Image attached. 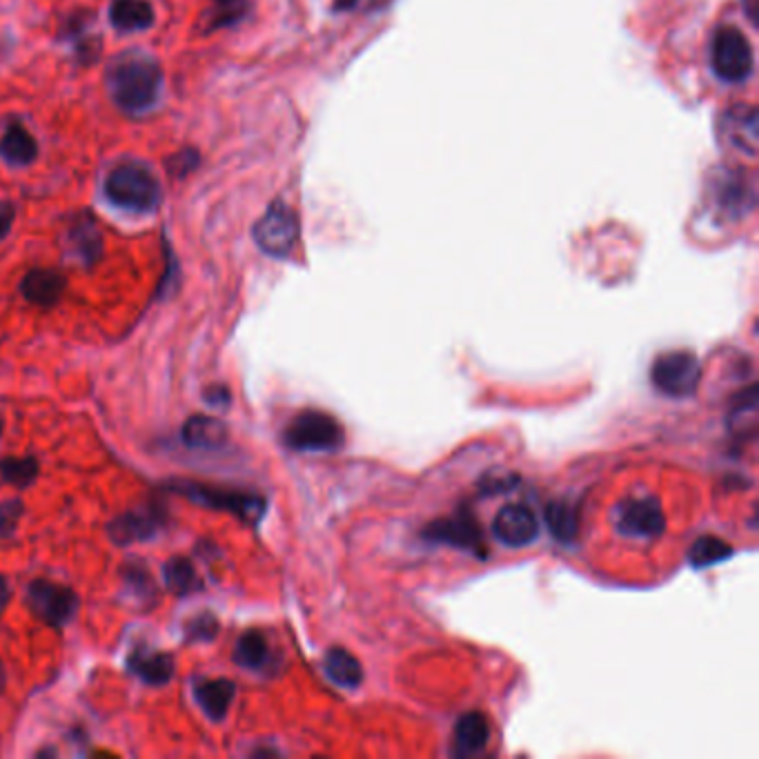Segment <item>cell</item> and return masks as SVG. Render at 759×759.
Listing matches in <instances>:
<instances>
[{"label":"cell","mask_w":759,"mask_h":759,"mask_svg":"<svg viewBox=\"0 0 759 759\" xmlns=\"http://www.w3.org/2000/svg\"><path fill=\"white\" fill-rule=\"evenodd\" d=\"M204 397H206V402L210 406H217V408H228L230 402H232V395H230V391L226 386H212L210 391H206Z\"/></svg>","instance_id":"e575fe53"},{"label":"cell","mask_w":759,"mask_h":759,"mask_svg":"<svg viewBox=\"0 0 759 759\" xmlns=\"http://www.w3.org/2000/svg\"><path fill=\"white\" fill-rule=\"evenodd\" d=\"M234 661L241 669H248V671L265 669V663L270 661V646L265 637L256 630L241 635L234 646Z\"/></svg>","instance_id":"4316f807"},{"label":"cell","mask_w":759,"mask_h":759,"mask_svg":"<svg viewBox=\"0 0 759 759\" xmlns=\"http://www.w3.org/2000/svg\"><path fill=\"white\" fill-rule=\"evenodd\" d=\"M345 432L341 424L319 410H306L293 419L286 428L283 441L299 452H332L343 446Z\"/></svg>","instance_id":"52a82bcc"},{"label":"cell","mask_w":759,"mask_h":759,"mask_svg":"<svg viewBox=\"0 0 759 759\" xmlns=\"http://www.w3.org/2000/svg\"><path fill=\"white\" fill-rule=\"evenodd\" d=\"M757 3H759V0H744V8L748 12V16H750V23H757V12H755Z\"/></svg>","instance_id":"74e56055"},{"label":"cell","mask_w":759,"mask_h":759,"mask_svg":"<svg viewBox=\"0 0 759 759\" xmlns=\"http://www.w3.org/2000/svg\"><path fill=\"white\" fill-rule=\"evenodd\" d=\"M426 537L430 541H441V543H450L457 548H465L470 552H477L480 546H484L482 539V530L468 513H459L450 519H441L428 526Z\"/></svg>","instance_id":"5bb4252c"},{"label":"cell","mask_w":759,"mask_h":759,"mask_svg":"<svg viewBox=\"0 0 759 759\" xmlns=\"http://www.w3.org/2000/svg\"><path fill=\"white\" fill-rule=\"evenodd\" d=\"M6 686V673H3V667H0V691H3Z\"/></svg>","instance_id":"f35d334b"},{"label":"cell","mask_w":759,"mask_h":759,"mask_svg":"<svg viewBox=\"0 0 759 759\" xmlns=\"http://www.w3.org/2000/svg\"><path fill=\"white\" fill-rule=\"evenodd\" d=\"M730 557H733L730 543H726L724 539H717L713 535L700 537L689 550V561L693 568H708V565L722 563Z\"/></svg>","instance_id":"83f0119b"},{"label":"cell","mask_w":759,"mask_h":759,"mask_svg":"<svg viewBox=\"0 0 759 759\" xmlns=\"http://www.w3.org/2000/svg\"><path fill=\"white\" fill-rule=\"evenodd\" d=\"M711 67L724 82L739 85L750 78L755 56L748 38L735 25H722L711 43Z\"/></svg>","instance_id":"277c9868"},{"label":"cell","mask_w":759,"mask_h":759,"mask_svg":"<svg viewBox=\"0 0 759 759\" xmlns=\"http://www.w3.org/2000/svg\"><path fill=\"white\" fill-rule=\"evenodd\" d=\"M254 243L272 258H286L299 241V217L283 201H274L252 228Z\"/></svg>","instance_id":"5b68a950"},{"label":"cell","mask_w":759,"mask_h":759,"mask_svg":"<svg viewBox=\"0 0 759 759\" xmlns=\"http://www.w3.org/2000/svg\"><path fill=\"white\" fill-rule=\"evenodd\" d=\"M228 439V428L223 421L206 415L189 417L183 426V441L189 448H204L215 450L221 448Z\"/></svg>","instance_id":"ffe728a7"},{"label":"cell","mask_w":759,"mask_h":759,"mask_svg":"<svg viewBox=\"0 0 759 759\" xmlns=\"http://www.w3.org/2000/svg\"><path fill=\"white\" fill-rule=\"evenodd\" d=\"M125 586L139 600H152L154 597V584H152L145 568H141V565H125Z\"/></svg>","instance_id":"1f68e13d"},{"label":"cell","mask_w":759,"mask_h":759,"mask_svg":"<svg viewBox=\"0 0 759 759\" xmlns=\"http://www.w3.org/2000/svg\"><path fill=\"white\" fill-rule=\"evenodd\" d=\"M161 526H163V515L158 513V508L128 510L108 526V535L114 543L128 546L134 541L152 539L161 530Z\"/></svg>","instance_id":"4fadbf2b"},{"label":"cell","mask_w":759,"mask_h":759,"mask_svg":"<svg viewBox=\"0 0 759 759\" xmlns=\"http://www.w3.org/2000/svg\"><path fill=\"white\" fill-rule=\"evenodd\" d=\"M493 535L504 546L524 548L539 537V521L528 506L510 504L497 513L493 521Z\"/></svg>","instance_id":"8fae6325"},{"label":"cell","mask_w":759,"mask_h":759,"mask_svg":"<svg viewBox=\"0 0 759 759\" xmlns=\"http://www.w3.org/2000/svg\"><path fill=\"white\" fill-rule=\"evenodd\" d=\"M488 719L482 713H465L454 726V750L457 755H474L488 744Z\"/></svg>","instance_id":"44dd1931"},{"label":"cell","mask_w":759,"mask_h":759,"mask_svg":"<svg viewBox=\"0 0 759 759\" xmlns=\"http://www.w3.org/2000/svg\"><path fill=\"white\" fill-rule=\"evenodd\" d=\"M702 378V363L689 350H673L663 352L654 359L650 367L652 386L667 397L686 399L691 397Z\"/></svg>","instance_id":"3957f363"},{"label":"cell","mask_w":759,"mask_h":759,"mask_svg":"<svg viewBox=\"0 0 759 759\" xmlns=\"http://www.w3.org/2000/svg\"><path fill=\"white\" fill-rule=\"evenodd\" d=\"M38 156L36 139L19 123H12L0 139V158L10 165H30Z\"/></svg>","instance_id":"7402d4cb"},{"label":"cell","mask_w":759,"mask_h":759,"mask_svg":"<svg viewBox=\"0 0 759 759\" xmlns=\"http://www.w3.org/2000/svg\"><path fill=\"white\" fill-rule=\"evenodd\" d=\"M715 204L717 208L733 217L739 219L755 206V185L752 178H746L744 169H726L722 178L715 183Z\"/></svg>","instance_id":"7c38bea8"},{"label":"cell","mask_w":759,"mask_h":759,"mask_svg":"<svg viewBox=\"0 0 759 759\" xmlns=\"http://www.w3.org/2000/svg\"><path fill=\"white\" fill-rule=\"evenodd\" d=\"M67 241H69V252L76 258H80V263L85 265L97 263V258L103 252V237L97 226V219L87 212L80 217H74L72 228L67 232Z\"/></svg>","instance_id":"2e32d148"},{"label":"cell","mask_w":759,"mask_h":759,"mask_svg":"<svg viewBox=\"0 0 759 759\" xmlns=\"http://www.w3.org/2000/svg\"><path fill=\"white\" fill-rule=\"evenodd\" d=\"M0 474H3V480L14 484V486H30L36 474H38V463L32 457L25 459H6L0 463Z\"/></svg>","instance_id":"f1b7e54d"},{"label":"cell","mask_w":759,"mask_h":759,"mask_svg":"<svg viewBox=\"0 0 759 759\" xmlns=\"http://www.w3.org/2000/svg\"><path fill=\"white\" fill-rule=\"evenodd\" d=\"M546 524L559 541L571 543L580 535V510L568 502H552L546 508Z\"/></svg>","instance_id":"484cf974"},{"label":"cell","mask_w":759,"mask_h":759,"mask_svg":"<svg viewBox=\"0 0 759 759\" xmlns=\"http://www.w3.org/2000/svg\"><path fill=\"white\" fill-rule=\"evenodd\" d=\"M163 69L141 50H128L108 65V91L114 106L130 117H145L161 101Z\"/></svg>","instance_id":"6da1fadb"},{"label":"cell","mask_w":759,"mask_h":759,"mask_svg":"<svg viewBox=\"0 0 759 759\" xmlns=\"http://www.w3.org/2000/svg\"><path fill=\"white\" fill-rule=\"evenodd\" d=\"M199 163H201V154L195 147H183L165 161V167L172 178H185L199 167Z\"/></svg>","instance_id":"f546056e"},{"label":"cell","mask_w":759,"mask_h":759,"mask_svg":"<svg viewBox=\"0 0 759 759\" xmlns=\"http://www.w3.org/2000/svg\"><path fill=\"white\" fill-rule=\"evenodd\" d=\"M8 597H10V584H8V580L3 575H0V608L6 606Z\"/></svg>","instance_id":"8d00e7d4"},{"label":"cell","mask_w":759,"mask_h":759,"mask_svg":"<svg viewBox=\"0 0 759 759\" xmlns=\"http://www.w3.org/2000/svg\"><path fill=\"white\" fill-rule=\"evenodd\" d=\"M65 286L67 283L61 272L50 270V267H38L25 274L21 283V293L30 304L41 306V308H52L63 297Z\"/></svg>","instance_id":"9a60e30c"},{"label":"cell","mask_w":759,"mask_h":759,"mask_svg":"<svg viewBox=\"0 0 759 759\" xmlns=\"http://www.w3.org/2000/svg\"><path fill=\"white\" fill-rule=\"evenodd\" d=\"M103 193L112 206L134 215H150L161 206V183L152 169L141 163L114 167L106 178Z\"/></svg>","instance_id":"7a4b0ae2"},{"label":"cell","mask_w":759,"mask_h":759,"mask_svg":"<svg viewBox=\"0 0 759 759\" xmlns=\"http://www.w3.org/2000/svg\"><path fill=\"white\" fill-rule=\"evenodd\" d=\"M169 491L187 497L189 502H195L199 506L232 513L245 524H256L265 513V499L258 495H245V493L215 488V486H206L197 482H172Z\"/></svg>","instance_id":"8992f818"},{"label":"cell","mask_w":759,"mask_h":759,"mask_svg":"<svg viewBox=\"0 0 759 759\" xmlns=\"http://www.w3.org/2000/svg\"><path fill=\"white\" fill-rule=\"evenodd\" d=\"M0 432H3V419H0Z\"/></svg>","instance_id":"ab89813d"},{"label":"cell","mask_w":759,"mask_h":759,"mask_svg":"<svg viewBox=\"0 0 759 759\" xmlns=\"http://www.w3.org/2000/svg\"><path fill=\"white\" fill-rule=\"evenodd\" d=\"M250 10L252 0H210V8L204 16V34L243 23Z\"/></svg>","instance_id":"cb8c5ba5"},{"label":"cell","mask_w":759,"mask_h":759,"mask_svg":"<svg viewBox=\"0 0 759 759\" xmlns=\"http://www.w3.org/2000/svg\"><path fill=\"white\" fill-rule=\"evenodd\" d=\"M617 530L635 539H652L667 528V517L657 499L652 497H630L622 502L615 510Z\"/></svg>","instance_id":"ba28073f"},{"label":"cell","mask_w":759,"mask_h":759,"mask_svg":"<svg viewBox=\"0 0 759 759\" xmlns=\"http://www.w3.org/2000/svg\"><path fill=\"white\" fill-rule=\"evenodd\" d=\"M21 513H23L21 502L0 504V535H10L16 528Z\"/></svg>","instance_id":"d6a6232c"},{"label":"cell","mask_w":759,"mask_h":759,"mask_svg":"<svg viewBox=\"0 0 759 759\" xmlns=\"http://www.w3.org/2000/svg\"><path fill=\"white\" fill-rule=\"evenodd\" d=\"M16 219V206L12 201L0 204V239H6L14 226Z\"/></svg>","instance_id":"836d02e7"},{"label":"cell","mask_w":759,"mask_h":759,"mask_svg":"<svg viewBox=\"0 0 759 759\" xmlns=\"http://www.w3.org/2000/svg\"><path fill=\"white\" fill-rule=\"evenodd\" d=\"M234 695H237V686L230 680H201L195 686V697L201 711L212 722L226 719Z\"/></svg>","instance_id":"ac0fdd59"},{"label":"cell","mask_w":759,"mask_h":759,"mask_svg":"<svg viewBox=\"0 0 759 759\" xmlns=\"http://www.w3.org/2000/svg\"><path fill=\"white\" fill-rule=\"evenodd\" d=\"M722 139L741 156L755 158L759 145V119L752 106H730L719 121Z\"/></svg>","instance_id":"30bf717a"},{"label":"cell","mask_w":759,"mask_h":759,"mask_svg":"<svg viewBox=\"0 0 759 759\" xmlns=\"http://www.w3.org/2000/svg\"><path fill=\"white\" fill-rule=\"evenodd\" d=\"M154 8L150 0H114L110 8V23L121 34L145 32L154 25Z\"/></svg>","instance_id":"e0dca14e"},{"label":"cell","mask_w":759,"mask_h":759,"mask_svg":"<svg viewBox=\"0 0 759 759\" xmlns=\"http://www.w3.org/2000/svg\"><path fill=\"white\" fill-rule=\"evenodd\" d=\"M28 602H30L32 613L50 626H65L67 622H72L78 608V600L72 588L52 584L47 580L32 582Z\"/></svg>","instance_id":"9c48e42d"},{"label":"cell","mask_w":759,"mask_h":759,"mask_svg":"<svg viewBox=\"0 0 759 759\" xmlns=\"http://www.w3.org/2000/svg\"><path fill=\"white\" fill-rule=\"evenodd\" d=\"M323 671L341 689H356L363 682V669L359 659L343 648L328 650L323 659Z\"/></svg>","instance_id":"603a6c76"},{"label":"cell","mask_w":759,"mask_h":759,"mask_svg":"<svg viewBox=\"0 0 759 759\" xmlns=\"http://www.w3.org/2000/svg\"><path fill=\"white\" fill-rule=\"evenodd\" d=\"M163 580H165L167 591L174 593L176 597H187L204 588L197 568L193 565V561H187L183 557H174L165 563Z\"/></svg>","instance_id":"d4e9b609"},{"label":"cell","mask_w":759,"mask_h":759,"mask_svg":"<svg viewBox=\"0 0 759 759\" xmlns=\"http://www.w3.org/2000/svg\"><path fill=\"white\" fill-rule=\"evenodd\" d=\"M359 3H361V0H334V10L348 12V10H354Z\"/></svg>","instance_id":"d590c367"},{"label":"cell","mask_w":759,"mask_h":759,"mask_svg":"<svg viewBox=\"0 0 759 759\" xmlns=\"http://www.w3.org/2000/svg\"><path fill=\"white\" fill-rule=\"evenodd\" d=\"M219 632V622L215 615L204 613L185 624V637L189 641H212Z\"/></svg>","instance_id":"4dcf8cb0"},{"label":"cell","mask_w":759,"mask_h":759,"mask_svg":"<svg viewBox=\"0 0 759 759\" xmlns=\"http://www.w3.org/2000/svg\"><path fill=\"white\" fill-rule=\"evenodd\" d=\"M130 669L143 682L152 686H163L174 675V657L161 650H136L130 657Z\"/></svg>","instance_id":"d6986e66"}]
</instances>
